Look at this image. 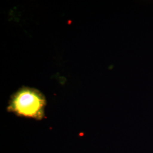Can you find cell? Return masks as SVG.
I'll list each match as a JSON object with an SVG mask.
<instances>
[{
	"label": "cell",
	"instance_id": "1",
	"mask_svg": "<svg viewBox=\"0 0 153 153\" xmlns=\"http://www.w3.org/2000/svg\"><path fill=\"white\" fill-rule=\"evenodd\" d=\"M45 105L42 93L34 88H25L12 96L7 109L18 116L41 120L44 117Z\"/></svg>",
	"mask_w": 153,
	"mask_h": 153
}]
</instances>
